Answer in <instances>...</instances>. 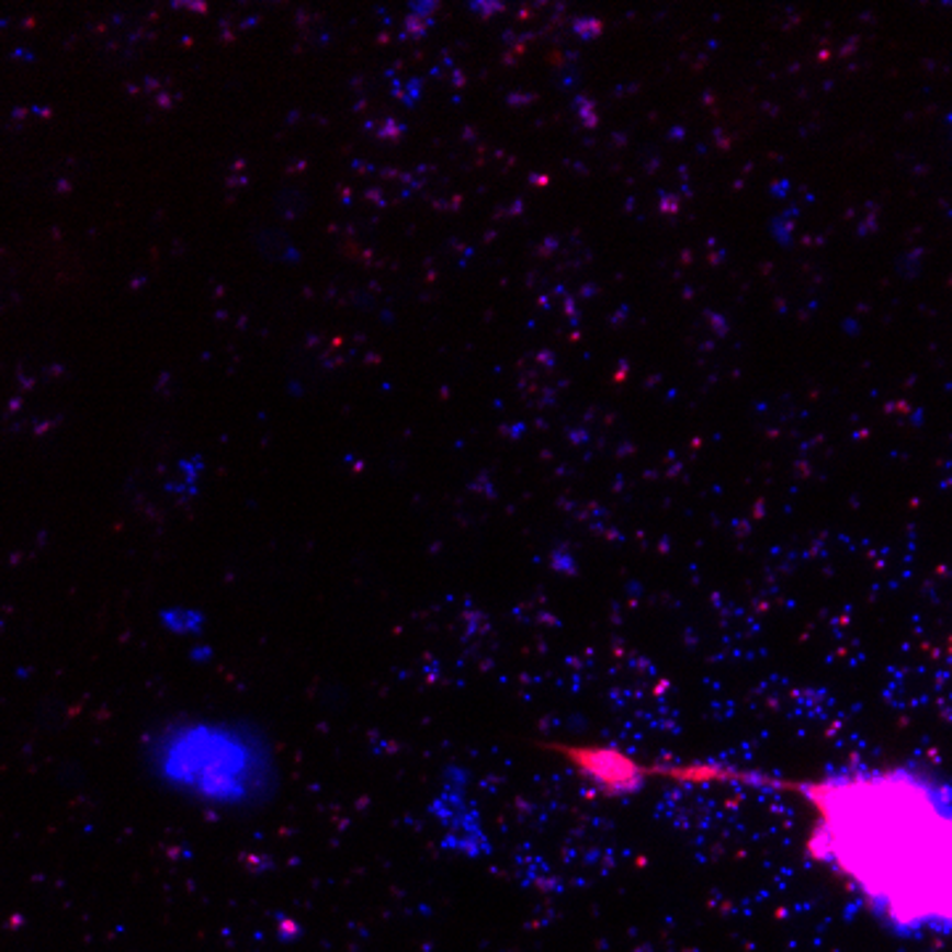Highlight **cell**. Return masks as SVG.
<instances>
[{
  "label": "cell",
  "instance_id": "obj_1",
  "mask_svg": "<svg viewBox=\"0 0 952 952\" xmlns=\"http://www.w3.org/2000/svg\"><path fill=\"white\" fill-rule=\"evenodd\" d=\"M815 858L899 929L952 931V809L910 773L813 783Z\"/></svg>",
  "mask_w": 952,
  "mask_h": 952
},
{
  "label": "cell",
  "instance_id": "obj_2",
  "mask_svg": "<svg viewBox=\"0 0 952 952\" xmlns=\"http://www.w3.org/2000/svg\"><path fill=\"white\" fill-rule=\"evenodd\" d=\"M144 759L159 786L212 809H257L279 789L273 746L247 719L170 717L146 736Z\"/></svg>",
  "mask_w": 952,
  "mask_h": 952
},
{
  "label": "cell",
  "instance_id": "obj_3",
  "mask_svg": "<svg viewBox=\"0 0 952 952\" xmlns=\"http://www.w3.org/2000/svg\"><path fill=\"white\" fill-rule=\"evenodd\" d=\"M159 620L165 622V627L170 630V633H178V635L202 633V625H204V616L194 609H167L159 614Z\"/></svg>",
  "mask_w": 952,
  "mask_h": 952
},
{
  "label": "cell",
  "instance_id": "obj_4",
  "mask_svg": "<svg viewBox=\"0 0 952 952\" xmlns=\"http://www.w3.org/2000/svg\"><path fill=\"white\" fill-rule=\"evenodd\" d=\"M405 30H408V35H416V37L423 35V24L418 22L416 14L408 16V22H405Z\"/></svg>",
  "mask_w": 952,
  "mask_h": 952
},
{
  "label": "cell",
  "instance_id": "obj_5",
  "mask_svg": "<svg viewBox=\"0 0 952 952\" xmlns=\"http://www.w3.org/2000/svg\"><path fill=\"white\" fill-rule=\"evenodd\" d=\"M32 112H35V114H43V117H50V109H43V106H32Z\"/></svg>",
  "mask_w": 952,
  "mask_h": 952
},
{
  "label": "cell",
  "instance_id": "obj_6",
  "mask_svg": "<svg viewBox=\"0 0 952 952\" xmlns=\"http://www.w3.org/2000/svg\"><path fill=\"white\" fill-rule=\"evenodd\" d=\"M14 56H16V59H32V54H30V50H16V54H14Z\"/></svg>",
  "mask_w": 952,
  "mask_h": 952
}]
</instances>
